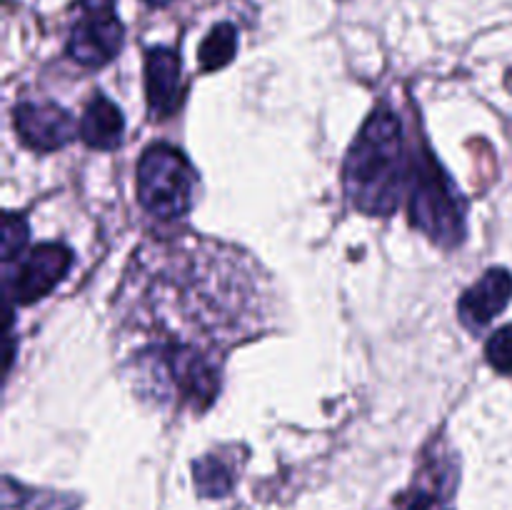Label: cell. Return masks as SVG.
Returning <instances> with one entry per match:
<instances>
[{"mask_svg": "<svg viewBox=\"0 0 512 510\" xmlns=\"http://www.w3.org/2000/svg\"><path fill=\"white\" fill-rule=\"evenodd\" d=\"M123 295L125 330L140 333V350L215 360L258 333L265 313L253 265L213 240H168L138 250Z\"/></svg>", "mask_w": 512, "mask_h": 510, "instance_id": "1", "label": "cell"}, {"mask_svg": "<svg viewBox=\"0 0 512 510\" xmlns=\"http://www.w3.org/2000/svg\"><path fill=\"white\" fill-rule=\"evenodd\" d=\"M408 173L403 123L388 105L365 120L363 130L350 145L343 180L350 203L365 215H393Z\"/></svg>", "mask_w": 512, "mask_h": 510, "instance_id": "2", "label": "cell"}, {"mask_svg": "<svg viewBox=\"0 0 512 510\" xmlns=\"http://www.w3.org/2000/svg\"><path fill=\"white\" fill-rule=\"evenodd\" d=\"M410 220L428 238L443 248H453L463 240L465 215L460 195L438 160L428 148L415 150L410 160Z\"/></svg>", "mask_w": 512, "mask_h": 510, "instance_id": "3", "label": "cell"}, {"mask_svg": "<svg viewBox=\"0 0 512 510\" xmlns=\"http://www.w3.org/2000/svg\"><path fill=\"white\" fill-rule=\"evenodd\" d=\"M198 178L185 155L173 145H153L138 163L140 203L155 218H183L193 208Z\"/></svg>", "mask_w": 512, "mask_h": 510, "instance_id": "4", "label": "cell"}, {"mask_svg": "<svg viewBox=\"0 0 512 510\" xmlns=\"http://www.w3.org/2000/svg\"><path fill=\"white\" fill-rule=\"evenodd\" d=\"M73 265V253L60 243H43L5 263V295L10 303L30 305L45 298Z\"/></svg>", "mask_w": 512, "mask_h": 510, "instance_id": "5", "label": "cell"}, {"mask_svg": "<svg viewBox=\"0 0 512 510\" xmlns=\"http://www.w3.org/2000/svg\"><path fill=\"white\" fill-rule=\"evenodd\" d=\"M125 28L115 15V0H83V18L73 25L68 55L85 68L110 63L123 48Z\"/></svg>", "mask_w": 512, "mask_h": 510, "instance_id": "6", "label": "cell"}, {"mask_svg": "<svg viewBox=\"0 0 512 510\" xmlns=\"http://www.w3.org/2000/svg\"><path fill=\"white\" fill-rule=\"evenodd\" d=\"M13 123L20 140L28 148L50 153V150L65 148L75 135L80 133V125L73 115L55 103H20L13 110Z\"/></svg>", "mask_w": 512, "mask_h": 510, "instance_id": "7", "label": "cell"}, {"mask_svg": "<svg viewBox=\"0 0 512 510\" xmlns=\"http://www.w3.org/2000/svg\"><path fill=\"white\" fill-rule=\"evenodd\" d=\"M512 298V275L505 268H490L473 288L463 293L458 303L460 320L465 328L480 330L508 308Z\"/></svg>", "mask_w": 512, "mask_h": 510, "instance_id": "8", "label": "cell"}, {"mask_svg": "<svg viewBox=\"0 0 512 510\" xmlns=\"http://www.w3.org/2000/svg\"><path fill=\"white\" fill-rule=\"evenodd\" d=\"M180 63L178 53L170 48H150L145 55V95L148 105L158 118H168L178 110L183 100V88H180Z\"/></svg>", "mask_w": 512, "mask_h": 510, "instance_id": "9", "label": "cell"}, {"mask_svg": "<svg viewBox=\"0 0 512 510\" xmlns=\"http://www.w3.org/2000/svg\"><path fill=\"white\" fill-rule=\"evenodd\" d=\"M125 118L113 100L105 95H95L85 108L83 120H80V138L98 150H115L123 143Z\"/></svg>", "mask_w": 512, "mask_h": 510, "instance_id": "10", "label": "cell"}, {"mask_svg": "<svg viewBox=\"0 0 512 510\" xmlns=\"http://www.w3.org/2000/svg\"><path fill=\"white\" fill-rule=\"evenodd\" d=\"M235 53H238V30H235V25H215V28L205 35L203 43H200V68H203L205 73L225 68V65L235 58Z\"/></svg>", "mask_w": 512, "mask_h": 510, "instance_id": "11", "label": "cell"}, {"mask_svg": "<svg viewBox=\"0 0 512 510\" xmlns=\"http://www.w3.org/2000/svg\"><path fill=\"white\" fill-rule=\"evenodd\" d=\"M193 473H195V485H198L200 495H205V498H220V495H228L230 488H233L230 470L225 468L218 458H213V455L198 460Z\"/></svg>", "mask_w": 512, "mask_h": 510, "instance_id": "12", "label": "cell"}, {"mask_svg": "<svg viewBox=\"0 0 512 510\" xmlns=\"http://www.w3.org/2000/svg\"><path fill=\"white\" fill-rule=\"evenodd\" d=\"M25 243H28V223L20 215L8 213L3 218V238H0V255L5 263H13L23 255Z\"/></svg>", "mask_w": 512, "mask_h": 510, "instance_id": "13", "label": "cell"}, {"mask_svg": "<svg viewBox=\"0 0 512 510\" xmlns=\"http://www.w3.org/2000/svg\"><path fill=\"white\" fill-rule=\"evenodd\" d=\"M485 358L498 373L512 375V325L495 330L485 345Z\"/></svg>", "mask_w": 512, "mask_h": 510, "instance_id": "14", "label": "cell"}, {"mask_svg": "<svg viewBox=\"0 0 512 510\" xmlns=\"http://www.w3.org/2000/svg\"><path fill=\"white\" fill-rule=\"evenodd\" d=\"M63 495H35V505L30 510H73L63 508Z\"/></svg>", "mask_w": 512, "mask_h": 510, "instance_id": "15", "label": "cell"}, {"mask_svg": "<svg viewBox=\"0 0 512 510\" xmlns=\"http://www.w3.org/2000/svg\"><path fill=\"white\" fill-rule=\"evenodd\" d=\"M143 3L153 5V8H163V5H170V3H173V0H143Z\"/></svg>", "mask_w": 512, "mask_h": 510, "instance_id": "16", "label": "cell"}]
</instances>
